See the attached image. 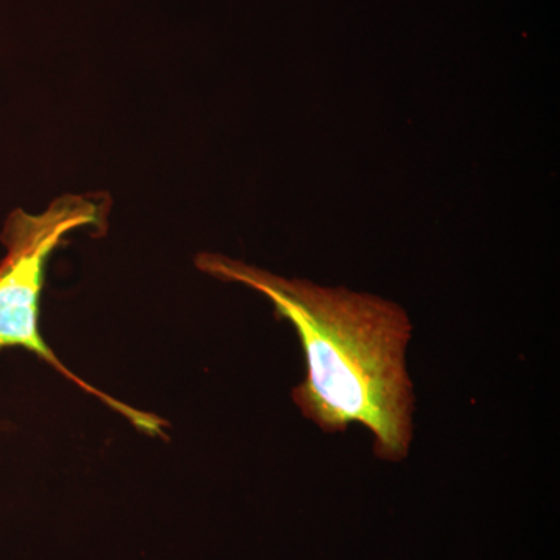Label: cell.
I'll return each instance as SVG.
<instances>
[{
	"instance_id": "obj_1",
	"label": "cell",
	"mask_w": 560,
	"mask_h": 560,
	"mask_svg": "<svg viewBox=\"0 0 560 560\" xmlns=\"http://www.w3.org/2000/svg\"><path fill=\"white\" fill-rule=\"evenodd\" d=\"M198 270L259 291L289 320L304 350L305 381L294 404L335 433L360 423L383 460L407 458L415 397L407 371L411 323L394 302L346 289L287 279L220 254H200Z\"/></svg>"
},
{
	"instance_id": "obj_2",
	"label": "cell",
	"mask_w": 560,
	"mask_h": 560,
	"mask_svg": "<svg viewBox=\"0 0 560 560\" xmlns=\"http://www.w3.org/2000/svg\"><path fill=\"white\" fill-rule=\"evenodd\" d=\"M108 208L105 198L62 195L40 213L16 209L10 213L0 241L7 256L0 261V350L21 348L35 353L81 389L94 394L110 408L130 419L132 425L150 434H162L164 420L138 411L124 401L92 388L69 371L39 330L40 294L49 257L70 232L103 228Z\"/></svg>"
}]
</instances>
